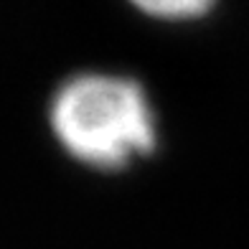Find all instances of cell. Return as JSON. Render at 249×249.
Returning <instances> with one entry per match:
<instances>
[{
  "label": "cell",
  "mask_w": 249,
  "mask_h": 249,
  "mask_svg": "<svg viewBox=\"0 0 249 249\" xmlns=\"http://www.w3.org/2000/svg\"><path fill=\"white\" fill-rule=\"evenodd\" d=\"M209 3H194V0H178V3H140V10L160 20H188L198 18L209 10Z\"/></svg>",
  "instance_id": "cell-2"
},
{
  "label": "cell",
  "mask_w": 249,
  "mask_h": 249,
  "mask_svg": "<svg viewBox=\"0 0 249 249\" xmlns=\"http://www.w3.org/2000/svg\"><path fill=\"white\" fill-rule=\"evenodd\" d=\"M51 127L69 155L94 168H122L155 148V120L140 84L87 74L64 84L51 105Z\"/></svg>",
  "instance_id": "cell-1"
}]
</instances>
